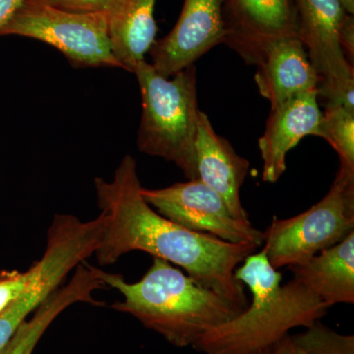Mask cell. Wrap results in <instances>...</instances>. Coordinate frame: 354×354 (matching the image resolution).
<instances>
[{
	"label": "cell",
	"mask_w": 354,
	"mask_h": 354,
	"mask_svg": "<svg viewBox=\"0 0 354 354\" xmlns=\"http://www.w3.org/2000/svg\"><path fill=\"white\" fill-rule=\"evenodd\" d=\"M261 354H307L291 339L290 335H286L281 341L271 348L266 349Z\"/></svg>",
	"instance_id": "21"
},
{
	"label": "cell",
	"mask_w": 354,
	"mask_h": 354,
	"mask_svg": "<svg viewBox=\"0 0 354 354\" xmlns=\"http://www.w3.org/2000/svg\"><path fill=\"white\" fill-rule=\"evenodd\" d=\"M293 278L330 307L354 304V232L304 264L290 268Z\"/></svg>",
	"instance_id": "15"
},
{
	"label": "cell",
	"mask_w": 354,
	"mask_h": 354,
	"mask_svg": "<svg viewBox=\"0 0 354 354\" xmlns=\"http://www.w3.org/2000/svg\"><path fill=\"white\" fill-rule=\"evenodd\" d=\"M297 38L320 76L319 95L335 97L354 91L353 65L339 43V31L348 15L341 0H295Z\"/></svg>",
	"instance_id": "8"
},
{
	"label": "cell",
	"mask_w": 354,
	"mask_h": 354,
	"mask_svg": "<svg viewBox=\"0 0 354 354\" xmlns=\"http://www.w3.org/2000/svg\"><path fill=\"white\" fill-rule=\"evenodd\" d=\"M25 0H0V30L19 10Z\"/></svg>",
	"instance_id": "22"
},
{
	"label": "cell",
	"mask_w": 354,
	"mask_h": 354,
	"mask_svg": "<svg viewBox=\"0 0 354 354\" xmlns=\"http://www.w3.org/2000/svg\"><path fill=\"white\" fill-rule=\"evenodd\" d=\"M322 111L317 92L291 97L271 109L258 145L263 160L262 179L276 183L285 174L286 157L304 137L318 136Z\"/></svg>",
	"instance_id": "11"
},
{
	"label": "cell",
	"mask_w": 354,
	"mask_h": 354,
	"mask_svg": "<svg viewBox=\"0 0 354 354\" xmlns=\"http://www.w3.org/2000/svg\"><path fill=\"white\" fill-rule=\"evenodd\" d=\"M354 232V171L339 167L329 192L292 218H272L264 249L274 270L304 264Z\"/></svg>",
	"instance_id": "5"
},
{
	"label": "cell",
	"mask_w": 354,
	"mask_h": 354,
	"mask_svg": "<svg viewBox=\"0 0 354 354\" xmlns=\"http://www.w3.org/2000/svg\"><path fill=\"white\" fill-rule=\"evenodd\" d=\"M339 43L349 64L353 65L354 57V20L353 15L348 14L339 31Z\"/></svg>",
	"instance_id": "20"
},
{
	"label": "cell",
	"mask_w": 354,
	"mask_h": 354,
	"mask_svg": "<svg viewBox=\"0 0 354 354\" xmlns=\"http://www.w3.org/2000/svg\"><path fill=\"white\" fill-rule=\"evenodd\" d=\"M318 137L334 148L341 167L354 171V111L344 106H325Z\"/></svg>",
	"instance_id": "17"
},
{
	"label": "cell",
	"mask_w": 354,
	"mask_h": 354,
	"mask_svg": "<svg viewBox=\"0 0 354 354\" xmlns=\"http://www.w3.org/2000/svg\"><path fill=\"white\" fill-rule=\"evenodd\" d=\"M141 193L158 214L191 232L230 243L263 246L264 232L235 218L223 198L199 179L160 189L142 187Z\"/></svg>",
	"instance_id": "7"
},
{
	"label": "cell",
	"mask_w": 354,
	"mask_h": 354,
	"mask_svg": "<svg viewBox=\"0 0 354 354\" xmlns=\"http://www.w3.org/2000/svg\"><path fill=\"white\" fill-rule=\"evenodd\" d=\"M342 6L346 9V12L353 15L354 14V0H341Z\"/></svg>",
	"instance_id": "23"
},
{
	"label": "cell",
	"mask_w": 354,
	"mask_h": 354,
	"mask_svg": "<svg viewBox=\"0 0 354 354\" xmlns=\"http://www.w3.org/2000/svg\"><path fill=\"white\" fill-rule=\"evenodd\" d=\"M227 44L249 65L259 64L270 44L297 37L295 0H223Z\"/></svg>",
	"instance_id": "9"
},
{
	"label": "cell",
	"mask_w": 354,
	"mask_h": 354,
	"mask_svg": "<svg viewBox=\"0 0 354 354\" xmlns=\"http://www.w3.org/2000/svg\"><path fill=\"white\" fill-rule=\"evenodd\" d=\"M95 188L97 206L106 218L95 253L100 265H113L125 254L141 251L181 268L237 308L248 306L244 285L234 272L259 247L191 232L158 214L142 195L137 164L130 155L122 158L113 180L97 177Z\"/></svg>",
	"instance_id": "1"
},
{
	"label": "cell",
	"mask_w": 354,
	"mask_h": 354,
	"mask_svg": "<svg viewBox=\"0 0 354 354\" xmlns=\"http://www.w3.org/2000/svg\"><path fill=\"white\" fill-rule=\"evenodd\" d=\"M17 35L44 41L59 50L75 68H121L109 36V15L71 12L25 0L1 30L0 36Z\"/></svg>",
	"instance_id": "6"
},
{
	"label": "cell",
	"mask_w": 354,
	"mask_h": 354,
	"mask_svg": "<svg viewBox=\"0 0 354 354\" xmlns=\"http://www.w3.org/2000/svg\"><path fill=\"white\" fill-rule=\"evenodd\" d=\"M290 337L307 354H354L353 335L339 334L320 321Z\"/></svg>",
	"instance_id": "18"
},
{
	"label": "cell",
	"mask_w": 354,
	"mask_h": 354,
	"mask_svg": "<svg viewBox=\"0 0 354 354\" xmlns=\"http://www.w3.org/2000/svg\"><path fill=\"white\" fill-rule=\"evenodd\" d=\"M71 12H114L123 0H35Z\"/></svg>",
	"instance_id": "19"
},
{
	"label": "cell",
	"mask_w": 354,
	"mask_h": 354,
	"mask_svg": "<svg viewBox=\"0 0 354 354\" xmlns=\"http://www.w3.org/2000/svg\"><path fill=\"white\" fill-rule=\"evenodd\" d=\"M234 276L248 288L251 300L241 314L198 341L193 348L202 354H261L291 330L318 322L330 308L297 279L283 285L263 248L246 257Z\"/></svg>",
	"instance_id": "2"
},
{
	"label": "cell",
	"mask_w": 354,
	"mask_h": 354,
	"mask_svg": "<svg viewBox=\"0 0 354 354\" xmlns=\"http://www.w3.org/2000/svg\"><path fill=\"white\" fill-rule=\"evenodd\" d=\"M141 91V122L137 147L141 153L177 165L188 180L198 178V108L194 65L165 77L146 60L135 68Z\"/></svg>",
	"instance_id": "4"
},
{
	"label": "cell",
	"mask_w": 354,
	"mask_h": 354,
	"mask_svg": "<svg viewBox=\"0 0 354 354\" xmlns=\"http://www.w3.org/2000/svg\"><path fill=\"white\" fill-rule=\"evenodd\" d=\"M157 0H123L109 15V36L121 69L134 72L156 41L153 11Z\"/></svg>",
	"instance_id": "16"
},
{
	"label": "cell",
	"mask_w": 354,
	"mask_h": 354,
	"mask_svg": "<svg viewBox=\"0 0 354 354\" xmlns=\"http://www.w3.org/2000/svg\"><path fill=\"white\" fill-rule=\"evenodd\" d=\"M196 157L199 180L223 198L235 218L250 223L241 199L250 165L215 131L208 115L202 111L198 122Z\"/></svg>",
	"instance_id": "12"
},
{
	"label": "cell",
	"mask_w": 354,
	"mask_h": 354,
	"mask_svg": "<svg viewBox=\"0 0 354 354\" xmlns=\"http://www.w3.org/2000/svg\"><path fill=\"white\" fill-rule=\"evenodd\" d=\"M257 68L255 82L271 109L298 95L317 92L321 81L297 37L270 44Z\"/></svg>",
	"instance_id": "13"
},
{
	"label": "cell",
	"mask_w": 354,
	"mask_h": 354,
	"mask_svg": "<svg viewBox=\"0 0 354 354\" xmlns=\"http://www.w3.org/2000/svg\"><path fill=\"white\" fill-rule=\"evenodd\" d=\"M104 288L99 268L85 261L74 270L69 281L57 288L18 328L0 354H32L46 330L62 312L76 304L99 305L94 292Z\"/></svg>",
	"instance_id": "14"
},
{
	"label": "cell",
	"mask_w": 354,
	"mask_h": 354,
	"mask_svg": "<svg viewBox=\"0 0 354 354\" xmlns=\"http://www.w3.org/2000/svg\"><path fill=\"white\" fill-rule=\"evenodd\" d=\"M100 274L106 288L122 295V301L114 304L113 309L134 317L176 348H194L209 330L243 311L160 258H153L136 283L104 270Z\"/></svg>",
	"instance_id": "3"
},
{
	"label": "cell",
	"mask_w": 354,
	"mask_h": 354,
	"mask_svg": "<svg viewBox=\"0 0 354 354\" xmlns=\"http://www.w3.org/2000/svg\"><path fill=\"white\" fill-rule=\"evenodd\" d=\"M223 0H184L171 32L151 48L152 66L160 75L174 76L194 65L212 48L225 44Z\"/></svg>",
	"instance_id": "10"
}]
</instances>
